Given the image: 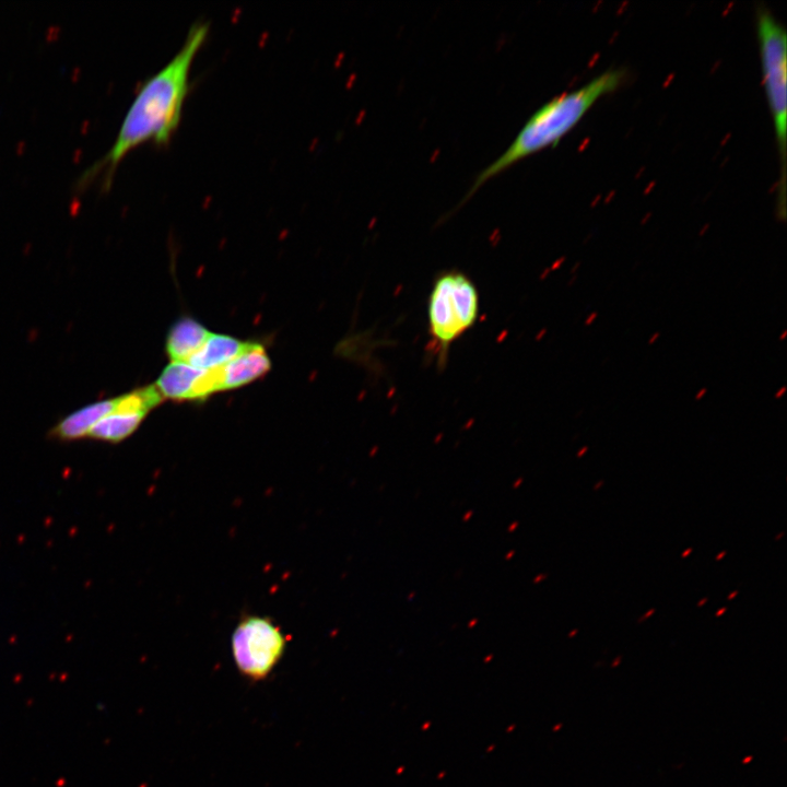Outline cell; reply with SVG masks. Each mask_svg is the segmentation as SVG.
Wrapping results in <instances>:
<instances>
[{
  "label": "cell",
  "instance_id": "18",
  "mask_svg": "<svg viewBox=\"0 0 787 787\" xmlns=\"http://www.w3.org/2000/svg\"><path fill=\"white\" fill-rule=\"evenodd\" d=\"M691 551H692V549H688V550H685V552H684V553H682V557H685V556H686L688 554H690V553H691Z\"/></svg>",
  "mask_w": 787,
  "mask_h": 787
},
{
  "label": "cell",
  "instance_id": "15",
  "mask_svg": "<svg viewBox=\"0 0 787 787\" xmlns=\"http://www.w3.org/2000/svg\"><path fill=\"white\" fill-rule=\"evenodd\" d=\"M659 336H660L659 332H655L648 340V344H654L658 340Z\"/></svg>",
  "mask_w": 787,
  "mask_h": 787
},
{
  "label": "cell",
  "instance_id": "14",
  "mask_svg": "<svg viewBox=\"0 0 787 787\" xmlns=\"http://www.w3.org/2000/svg\"><path fill=\"white\" fill-rule=\"evenodd\" d=\"M785 392H786V387H785V386H783V387H780V389H779V390H777V391H776V393H775V398H776V399H779V398H782V397L784 396V393H785Z\"/></svg>",
  "mask_w": 787,
  "mask_h": 787
},
{
  "label": "cell",
  "instance_id": "4",
  "mask_svg": "<svg viewBox=\"0 0 787 787\" xmlns=\"http://www.w3.org/2000/svg\"><path fill=\"white\" fill-rule=\"evenodd\" d=\"M479 293L461 271L441 273L428 297V332L438 351H445L475 322Z\"/></svg>",
  "mask_w": 787,
  "mask_h": 787
},
{
  "label": "cell",
  "instance_id": "8",
  "mask_svg": "<svg viewBox=\"0 0 787 787\" xmlns=\"http://www.w3.org/2000/svg\"><path fill=\"white\" fill-rule=\"evenodd\" d=\"M117 397L90 403L61 419L50 431L55 438L75 441L87 437L92 427L115 410Z\"/></svg>",
  "mask_w": 787,
  "mask_h": 787
},
{
  "label": "cell",
  "instance_id": "17",
  "mask_svg": "<svg viewBox=\"0 0 787 787\" xmlns=\"http://www.w3.org/2000/svg\"><path fill=\"white\" fill-rule=\"evenodd\" d=\"M726 610H727V608H721L720 610H718V611L716 612V616L721 615Z\"/></svg>",
  "mask_w": 787,
  "mask_h": 787
},
{
  "label": "cell",
  "instance_id": "13",
  "mask_svg": "<svg viewBox=\"0 0 787 787\" xmlns=\"http://www.w3.org/2000/svg\"><path fill=\"white\" fill-rule=\"evenodd\" d=\"M706 392H707V389H706V388H702L701 390L697 391V393H696V396H695V399H696V400H701V399L706 395Z\"/></svg>",
  "mask_w": 787,
  "mask_h": 787
},
{
  "label": "cell",
  "instance_id": "9",
  "mask_svg": "<svg viewBox=\"0 0 787 787\" xmlns=\"http://www.w3.org/2000/svg\"><path fill=\"white\" fill-rule=\"evenodd\" d=\"M255 343L211 332L202 346L187 363L199 369L218 368L248 351Z\"/></svg>",
  "mask_w": 787,
  "mask_h": 787
},
{
  "label": "cell",
  "instance_id": "2",
  "mask_svg": "<svg viewBox=\"0 0 787 787\" xmlns=\"http://www.w3.org/2000/svg\"><path fill=\"white\" fill-rule=\"evenodd\" d=\"M625 79L624 70L609 69L580 87L562 93L541 105L528 118L507 149L477 175L461 204L488 180L521 160L555 146L601 97L616 91Z\"/></svg>",
  "mask_w": 787,
  "mask_h": 787
},
{
  "label": "cell",
  "instance_id": "19",
  "mask_svg": "<svg viewBox=\"0 0 787 787\" xmlns=\"http://www.w3.org/2000/svg\"><path fill=\"white\" fill-rule=\"evenodd\" d=\"M786 336H787V331L784 330L783 333H782V336L779 337V339H780V340H784Z\"/></svg>",
  "mask_w": 787,
  "mask_h": 787
},
{
  "label": "cell",
  "instance_id": "11",
  "mask_svg": "<svg viewBox=\"0 0 787 787\" xmlns=\"http://www.w3.org/2000/svg\"><path fill=\"white\" fill-rule=\"evenodd\" d=\"M210 331L197 320L183 317L171 328L166 338V353L172 362L187 363L202 346Z\"/></svg>",
  "mask_w": 787,
  "mask_h": 787
},
{
  "label": "cell",
  "instance_id": "3",
  "mask_svg": "<svg viewBox=\"0 0 787 787\" xmlns=\"http://www.w3.org/2000/svg\"><path fill=\"white\" fill-rule=\"evenodd\" d=\"M762 79L772 116L779 162L777 218H786V149H787V33L773 13L763 7L756 10Z\"/></svg>",
  "mask_w": 787,
  "mask_h": 787
},
{
  "label": "cell",
  "instance_id": "6",
  "mask_svg": "<svg viewBox=\"0 0 787 787\" xmlns=\"http://www.w3.org/2000/svg\"><path fill=\"white\" fill-rule=\"evenodd\" d=\"M163 401L154 385L136 389L117 397L114 411L102 418L87 437L107 443H119L140 426L146 414Z\"/></svg>",
  "mask_w": 787,
  "mask_h": 787
},
{
  "label": "cell",
  "instance_id": "12",
  "mask_svg": "<svg viewBox=\"0 0 787 787\" xmlns=\"http://www.w3.org/2000/svg\"><path fill=\"white\" fill-rule=\"evenodd\" d=\"M596 318H597V313H591V314L586 318L585 325H586V326L591 325L592 321H594Z\"/></svg>",
  "mask_w": 787,
  "mask_h": 787
},
{
  "label": "cell",
  "instance_id": "10",
  "mask_svg": "<svg viewBox=\"0 0 787 787\" xmlns=\"http://www.w3.org/2000/svg\"><path fill=\"white\" fill-rule=\"evenodd\" d=\"M203 371L188 363L171 362L162 371L154 386L163 399L196 400L198 381Z\"/></svg>",
  "mask_w": 787,
  "mask_h": 787
},
{
  "label": "cell",
  "instance_id": "23",
  "mask_svg": "<svg viewBox=\"0 0 787 787\" xmlns=\"http://www.w3.org/2000/svg\"><path fill=\"white\" fill-rule=\"evenodd\" d=\"M654 611H655L654 609H651L650 611H648V612L645 614V618H648L649 615H651V614L654 613Z\"/></svg>",
  "mask_w": 787,
  "mask_h": 787
},
{
  "label": "cell",
  "instance_id": "1",
  "mask_svg": "<svg viewBox=\"0 0 787 787\" xmlns=\"http://www.w3.org/2000/svg\"><path fill=\"white\" fill-rule=\"evenodd\" d=\"M209 23H193L176 55L140 86L118 130L113 146L93 171L111 178L118 164L137 146L152 142L167 145L177 130L190 90L193 60L207 40Z\"/></svg>",
  "mask_w": 787,
  "mask_h": 787
},
{
  "label": "cell",
  "instance_id": "21",
  "mask_svg": "<svg viewBox=\"0 0 787 787\" xmlns=\"http://www.w3.org/2000/svg\"><path fill=\"white\" fill-rule=\"evenodd\" d=\"M726 554L725 551H723L719 555L716 556V560H720Z\"/></svg>",
  "mask_w": 787,
  "mask_h": 787
},
{
  "label": "cell",
  "instance_id": "7",
  "mask_svg": "<svg viewBox=\"0 0 787 787\" xmlns=\"http://www.w3.org/2000/svg\"><path fill=\"white\" fill-rule=\"evenodd\" d=\"M271 368V361L261 343L221 366V391L247 385Z\"/></svg>",
  "mask_w": 787,
  "mask_h": 787
},
{
  "label": "cell",
  "instance_id": "22",
  "mask_svg": "<svg viewBox=\"0 0 787 787\" xmlns=\"http://www.w3.org/2000/svg\"><path fill=\"white\" fill-rule=\"evenodd\" d=\"M706 601H707V598H704L702 601H700V602L697 603V606H698V607H700V606H703Z\"/></svg>",
  "mask_w": 787,
  "mask_h": 787
},
{
  "label": "cell",
  "instance_id": "5",
  "mask_svg": "<svg viewBox=\"0 0 787 787\" xmlns=\"http://www.w3.org/2000/svg\"><path fill=\"white\" fill-rule=\"evenodd\" d=\"M231 646L238 671L259 681L267 678L282 658L286 639L271 619L245 615L232 634Z\"/></svg>",
  "mask_w": 787,
  "mask_h": 787
},
{
  "label": "cell",
  "instance_id": "20",
  "mask_svg": "<svg viewBox=\"0 0 787 787\" xmlns=\"http://www.w3.org/2000/svg\"><path fill=\"white\" fill-rule=\"evenodd\" d=\"M737 594H738V591H733L732 594H730V596H728V600H730V599H732L733 597H736Z\"/></svg>",
  "mask_w": 787,
  "mask_h": 787
},
{
  "label": "cell",
  "instance_id": "16",
  "mask_svg": "<svg viewBox=\"0 0 787 787\" xmlns=\"http://www.w3.org/2000/svg\"><path fill=\"white\" fill-rule=\"evenodd\" d=\"M587 450H588V447H584V448L578 453L577 456H578V457H582L585 453H587Z\"/></svg>",
  "mask_w": 787,
  "mask_h": 787
}]
</instances>
